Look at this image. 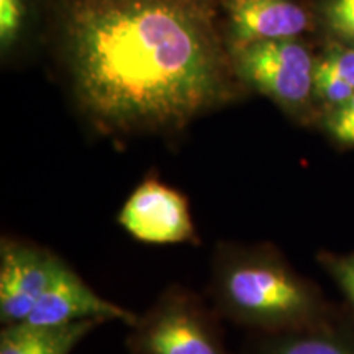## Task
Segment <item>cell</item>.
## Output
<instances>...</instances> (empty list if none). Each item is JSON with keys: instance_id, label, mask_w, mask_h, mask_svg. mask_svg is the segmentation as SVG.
I'll return each instance as SVG.
<instances>
[{"instance_id": "13", "label": "cell", "mask_w": 354, "mask_h": 354, "mask_svg": "<svg viewBox=\"0 0 354 354\" xmlns=\"http://www.w3.org/2000/svg\"><path fill=\"white\" fill-rule=\"evenodd\" d=\"M315 12L326 38L354 46V0H320Z\"/></svg>"}, {"instance_id": "11", "label": "cell", "mask_w": 354, "mask_h": 354, "mask_svg": "<svg viewBox=\"0 0 354 354\" xmlns=\"http://www.w3.org/2000/svg\"><path fill=\"white\" fill-rule=\"evenodd\" d=\"M354 97V46L326 38L317 55L315 102L320 117Z\"/></svg>"}, {"instance_id": "8", "label": "cell", "mask_w": 354, "mask_h": 354, "mask_svg": "<svg viewBox=\"0 0 354 354\" xmlns=\"http://www.w3.org/2000/svg\"><path fill=\"white\" fill-rule=\"evenodd\" d=\"M136 317V313L97 294L66 263L53 284L35 305L25 323L37 326H59L84 320H97L102 323L122 322L127 326H131Z\"/></svg>"}, {"instance_id": "7", "label": "cell", "mask_w": 354, "mask_h": 354, "mask_svg": "<svg viewBox=\"0 0 354 354\" xmlns=\"http://www.w3.org/2000/svg\"><path fill=\"white\" fill-rule=\"evenodd\" d=\"M230 53L261 41L305 38L315 32V8L302 0H218Z\"/></svg>"}, {"instance_id": "2", "label": "cell", "mask_w": 354, "mask_h": 354, "mask_svg": "<svg viewBox=\"0 0 354 354\" xmlns=\"http://www.w3.org/2000/svg\"><path fill=\"white\" fill-rule=\"evenodd\" d=\"M207 292L221 320L250 333H292L339 317L272 243L218 241L210 258Z\"/></svg>"}, {"instance_id": "15", "label": "cell", "mask_w": 354, "mask_h": 354, "mask_svg": "<svg viewBox=\"0 0 354 354\" xmlns=\"http://www.w3.org/2000/svg\"><path fill=\"white\" fill-rule=\"evenodd\" d=\"M318 264L322 266L331 277V281L338 286L349 305V310L354 315V251L346 254L330 253V251H320L317 256Z\"/></svg>"}, {"instance_id": "10", "label": "cell", "mask_w": 354, "mask_h": 354, "mask_svg": "<svg viewBox=\"0 0 354 354\" xmlns=\"http://www.w3.org/2000/svg\"><path fill=\"white\" fill-rule=\"evenodd\" d=\"M100 325L104 323L84 320L59 326H37L30 323L2 326L0 354H71Z\"/></svg>"}, {"instance_id": "12", "label": "cell", "mask_w": 354, "mask_h": 354, "mask_svg": "<svg viewBox=\"0 0 354 354\" xmlns=\"http://www.w3.org/2000/svg\"><path fill=\"white\" fill-rule=\"evenodd\" d=\"M44 0H0V55L2 63L28 50L41 28Z\"/></svg>"}, {"instance_id": "14", "label": "cell", "mask_w": 354, "mask_h": 354, "mask_svg": "<svg viewBox=\"0 0 354 354\" xmlns=\"http://www.w3.org/2000/svg\"><path fill=\"white\" fill-rule=\"evenodd\" d=\"M318 127L339 148H354V97L318 118Z\"/></svg>"}, {"instance_id": "9", "label": "cell", "mask_w": 354, "mask_h": 354, "mask_svg": "<svg viewBox=\"0 0 354 354\" xmlns=\"http://www.w3.org/2000/svg\"><path fill=\"white\" fill-rule=\"evenodd\" d=\"M241 354H354V330L338 317L326 325L292 333H250Z\"/></svg>"}, {"instance_id": "1", "label": "cell", "mask_w": 354, "mask_h": 354, "mask_svg": "<svg viewBox=\"0 0 354 354\" xmlns=\"http://www.w3.org/2000/svg\"><path fill=\"white\" fill-rule=\"evenodd\" d=\"M48 37L95 135L176 136L241 100L218 0H51Z\"/></svg>"}, {"instance_id": "6", "label": "cell", "mask_w": 354, "mask_h": 354, "mask_svg": "<svg viewBox=\"0 0 354 354\" xmlns=\"http://www.w3.org/2000/svg\"><path fill=\"white\" fill-rule=\"evenodd\" d=\"M66 261L38 243L3 234L0 240V322L2 326L28 320L35 305Z\"/></svg>"}, {"instance_id": "3", "label": "cell", "mask_w": 354, "mask_h": 354, "mask_svg": "<svg viewBox=\"0 0 354 354\" xmlns=\"http://www.w3.org/2000/svg\"><path fill=\"white\" fill-rule=\"evenodd\" d=\"M128 328L131 354H233L212 304L180 284L167 286Z\"/></svg>"}, {"instance_id": "5", "label": "cell", "mask_w": 354, "mask_h": 354, "mask_svg": "<svg viewBox=\"0 0 354 354\" xmlns=\"http://www.w3.org/2000/svg\"><path fill=\"white\" fill-rule=\"evenodd\" d=\"M128 236L143 245H201L190 202L179 189L148 172L133 189L117 215Z\"/></svg>"}, {"instance_id": "4", "label": "cell", "mask_w": 354, "mask_h": 354, "mask_svg": "<svg viewBox=\"0 0 354 354\" xmlns=\"http://www.w3.org/2000/svg\"><path fill=\"white\" fill-rule=\"evenodd\" d=\"M240 82L268 97L299 123L318 122L315 102L317 53L305 38L261 41L232 53Z\"/></svg>"}]
</instances>
